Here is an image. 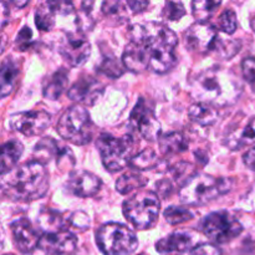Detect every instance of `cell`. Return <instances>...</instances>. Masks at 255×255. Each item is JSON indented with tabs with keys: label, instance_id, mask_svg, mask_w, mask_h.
<instances>
[{
	"label": "cell",
	"instance_id": "6da1fadb",
	"mask_svg": "<svg viewBox=\"0 0 255 255\" xmlns=\"http://www.w3.org/2000/svg\"><path fill=\"white\" fill-rule=\"evenodd\" d=\"M47 189L49 173L39 162H27L1 174L2 196L12 201H36L46 194Z\"/></svg>",
	"mask_w": 255,
	"mask_h": 255
},
{
	"label": "cell",
	"instance_id": "7a4b0ae2",
	"mask_svg": "<svg viewBox=\"0 0 255 255\" xmlns=\"http://www.w3.org/2000/svg\"><path fill=\"white\" fill-rule=\"evenodd\" d=\"M241 85L231 74L222 69H208L199 74L192 84L193 96L199 102L216 106H226L236 102L241 94Z\"/></svg>",
	"mask_w": 255,
	"mask_h": 255
},
{
	"label": "cell",
	"instance_id": "3957f363",
	"mask_svg": "<svg viewBox=\"0 0 255 255\" xmlns=\"http://www.w3.org/2000/svg\"><path fill=\"white\" fill-rule=\"evenodd\" d=\"M233 181L196 173L179 188V198L187 206H204L231 191Z\"/></svg>",
	"mask_w": 255,
	"mask_h": 255
},
{
	"label": "cell",
	"instance_id": "277c9868",
	"mask_svg": "<svg viewBox=\"0 0 255 255\" xmlns=\"http://www.w3.org/2000/svg\"><path fill=\"white\" fill-rule=\"evenodd\" d=\"M161 209V202L156 192L141 191L132 194L124 202V214L127 221L139 231H146L156 224Z\"/></svg>",
	"mask_w": 255,
	"mask_h": 255
},
{
	"label": "cell",
	"instance_id": "5b68a950",
	"mask_svg": "<svg viewBox=\"0 0 255 255\" xmlns=\"http://www.w3.org/2000/svg\"><path fill=\"white\" fill-rule=\"evenodd\" d=\"M57 132L70 143L84 146L92 138L94 124L82 105H72L64 111L57 122Z\"/></svg>",
	"mask_w": 255,
	"mask_h": 255
},
{
	"label": "cell",
	"instance_id": "8992f818",
	"mask_svg": "<svg viewBox=\"0 0 255 255\" xmlns=\"http://www.w3.org/2000/svg\"><path fill=\"white\" fill-rule=\"evenodd\" d=\"M96 242L105 255H132L138 247L134 232L121 223H106L100 227Z\"/></svg>",
	"mask_w": 255,
	"mask_h": 255
},
{
	"label": "cell",
	"instance_id": "52a82bcc",
	"mask_svg": "<svg viewBox=\"0 0 255 255\" xmlns=\"http://www.w3.org/2000/svg\"><path fill=\"white\" fill-rule=\"evenodd\" d=\"M96 146L99 148L102 163L110 172H119L124 169L133 156V139L129 136L116 138L110 134H101L97 138Z\"/></svg>",
	"mask_w": 255,
	"mask_h": 255
},
{
	"label": "cell",
	"instance_id": "ba28073f",
	"mask_svg": "<svg viewBox=\"0 0 255 255\" xmlns=\"http://www.w3.org/2000/svg\"><path fill=\"white\" fill-rule=\"evenodd\" d=\"M243 231L241 222L227 211L213 212L202 222V232L218 244H226L236 239Z\"/></svg>",
	"mask_w": 255,
	"mask_h": 255
},
{
	"label": "cell",
	"instance_id": "9c48e42d",
	"mask_svg": "<svg viewBox=\"0 0 255 255\" xmlns=\"http://www.w3.org/2000/svg\"><path fill=\"white\" fill-rule=\"evenodd\" d=\"M51 122V115L44 110L17 112L10 116L9 126L14 131L20 132L26 137L39 136L49 127Z\"/></svg>",
	"mask_w": 255,
	"mask_h": 255
},
{
	"label": "cell",
	"instance_id": "30bf717a",
	"mask_svg": "<svg viewBox=\"0 0 255 255\" xmlns=\"http://www.w3.org/2000/svg\"><path fill=\"white\" fill-rule=\"evenodd\" d=\"M129 126L147 141H156L161 134V124L143 99L139 100L129 116Z\"/></svg>",
	"mask_w": 255,
	"mask_h": 255
},
{
	"label": "cell",
	"instance_id": "8fae6325",
	"mask_svg": "<svg viewBox=\"0 0 255 255\" xmlns=\"http://www.w3.org/2000/svg\"><path fill=\"white\" fill-rule=\"evenodd\" d=\"M219 35L216 26L209 22H194L184 32V42L187 47L197 52H208L216 47Z\"/></svg>",
	"mask_w": 255,
	"mask_h": 255
},
{
	"label": "cell",
	"instance_id": "7c38bea8",
	"mask_svg": "<svg viewBox=\"0 0 255 255\" xmlns=\"http://www.w3.org/2000/svg\"><path fill=\"white\" fill-rule=\"evenodd\" d=\"M77 246V238L67 229L44 233L40 237L39 248L49 255H66L72 253Z\"/></svg>",
	"mask_w": 255,
	"mask_h": 255
},
{
	"label": "cell",
	"instance_id": "4fadbf2b",
	"mask_svg": "<svg viewBox=\"0 0 255 255\" xmlns=\"http://www.w3.org/2000/svg\"><path fill=\"white\" fill-rule=\"evenodd\" d=\"M60 52L71 66L79 67L82 66L89 59L91 54V45L81 32L80 34L70 32L65 35L60 46Z\"/></svg>",
	"mask_w": 255,
	"mask_h": 255
},
{
	"label": "cell",
	"instance_id": "5bb4252c",
	"mask_svg": "<svg viewBox=\"0 0 255 255\" xmlns=\"http://www.w3.org/2000/svg\"><path fill=\"white\" fill-rule=\"evenodd\" d=\"M12 241L17 251L30 254L39 247L40 236L26 218H19L10 224Z\"/></svg>",
	"mask_w": 255,
	"mask_h": 255
},
{
	"label": "cell",
	"instance_id": "9a60e30c",
	"mask_svg": "<svg viewBox=\"0 0 255 255\" xmlns=\"http://www.w3.org/2000/svg\"><path fill=\"white\" fill-rule=\"evenodd\" d=\"M101 179L89 171L72 172L66 183V188L74 196L80 198L94 197L101 188Z\"/></svg>",
	"mask_w": 255,
	"mask_h": 255
},
{
	"label": "cell",
	"instance_id": "2e32d148",
	"mask_svg": "<svg viewBox=\"0 0 255 255\" xmlns=\"http://www.w3.org/2000/svg\"><path fill=\"white\" fill-rule=\"evenodd\" d=\"M104 92V86L96 79L90 76H82L77 80L67 91V96L80 104L92 106Z\"/></svg>",
	"mask_w": 255,
	"mask_h": 255
},
{
	"label": "cell",
	"instance_id": "e0dca14e",
	"mask_svg": "<svg viewBox=\"0 0 255 255\" xmlns=\"http://www.w3.org/2000/svg\"><path fill=\"white\" fill-rule=\"evenodd\" d=\"M122 64L132 72H141L148 69V59L143 47L133 42L127 44L122 55Z\"/></svg>",
	"mask_w": 255,
	"mask_h": 255
},
{
	"label": "cell",
	"instance_id": "ac0fdd59",
	"mask_svg": "<svg viewBox=\"0 0 255 255\" xmlns=\"http://www.w3.org/2000/svg\"><path fill=\"white\" fill-rule=\"evenodd\" d=\"M193 246L191 236L186 233H173L159 239L156 243V249L159 253H183L189 251Z\"/></svg>",
	"mask_w": 255,
	"mask_h": 255
},
{
	"label": "cell",
	"instance_id": "d6986e66",
	"mask_svg": "<svg viewBox=\"0 0 255 255\" xmlns=\"http://www.w3.org/2000/svg\"><path fill=\"white\" fill-rule=\"evenodd\" d=\"M22 152H24V146L16 139H11V141H7L2 144L1 157H0L1 174H6L7 172L15 168Z\"/></svg>",
	"mask_w": 255,
	"mask_h": 255
},
{
	"label": "cell",
	"instance_id": "ffe728a7",
	"mask_svg": "<svg viewBox=\"0 0 255 255\" xmlns=\"http://www.w3.org/2000/svg\"><path fill=\"white\" fill-rule=\"evenodd\" d=\"M61 148V144L57 143L54 138L45 137L35 144L34 151H32V158L35 162H39L45 166L52 158H57Z\"/></svg>",
	"mask_w": 255,
	"mask_h": 255
},
{
	"label": "cell",
	"instance_id": "44dd1931",
	"mask_svg": "<svg viewBox=\"0 0 255 255\" xmlns=\"http://www.w3.org/2000/svg\"><path fill=\"white\" fill-rule=\"evenodd\" d=\"M67 84H69V74H67V71L65 69H60L55 74H52L50 76V79L47 80V82L44 86L42 94H44V96L46 99L55 101L66 90Z\"/></svg>",
	"mask_w": 255,
	"mask_h": 255
},
{
	"label": "cell",
	"instance_id": "7402d4cb",
	"mask_svg": "<svg viewBox=\"0 0 255 255\" xmlns=\"http://www.w3.org/2000/svg\"><path fill=\"white\" fill-rule=\"evenodd\" d=\"M189 119L199 126H211L218 119V112L212 105L196 102L188 110Z\"/></svg>",
	"mask_w": 255,
	"mask_h": 255
},
{
	"label": "cell",
	"instance_id": "603a6c76",
	"mask_svg": "<svg viewBox=\"0 0 255 255\" xmlns=\"http://www.w3.org/2000/svg\"><path fill=\"white\" fill-rule=\"evenodd\" d=\"M159 149L163 154H177L187 151L188 142L179 132H169L158 138Z\"/></svg>",
	"mask_w": 255,
	"mask_h": 255
},
{
	"label": "cell",
	"instance_id": "cb8c5ba5",
	"mask_svg": "<svg viewBox=\"0 0 255 255\" xmlns=\"http://www.w3.org/2000/svg\"><path fill=\"white\" fill-rule=\"evenodd\" d=\"M19 69L11 59H5L0 67V91L1 97H6L12 91L16 82Z\"/></svg>",
	"mask_w": 255,
	"mask_h": 255
},
{
	"label": "cell",
	"instance_id": "d4e9b609",
	"mask_svg": "<svg viewBox=\"0 0 255 255\" xmlns=\"http://www.w3.org/2000/svg\"><path fill=\"white\" fill-rule=\"evenodd\" d=\"M147 182L148 181H147L146 177L139 174L138 172L129 171L120 176V178L116 182V189L119 193L128 194L136 189L141 191V188L146 186Z\"/></svg>",
	"mask_w": 255,
	"mask_h": 255
},
{
	"label": "cell",
	"instance_id": "484cf974",
	"mask_svg": "<svg viewBox=\"0 0 255 255\" xmlns=\"http://www.w3.org/2000/svg\"><path fill=\"white\" fill-rule=\"evenodd\" d=\"M102 12L110 20L117 22H125L132 15L127 1H117V0H107L102 2Z\"/></svg>",
	"mask_w": 255,
	"mask_h": 255
},
{
	"label": "cell",
	"instance_id": "4316f807",
	"mask_svg": "<svg viewBox=\"0 0 255 255\" xmlns=\"http://www.w3.org/2000/svg\"><path fill=\"white\" fill-rule=\"evenodd\" d=\"M158 154L152 148H146L132 157L131 161H129V167L137 169V171H148V169L158 166Z\"/></svg>",
	"mask_w": 255,
	"mask_h": 255
},
{
	"label": "cell",
	"instance_id": "83f0119b",
	"mask_svg": "<svg viewBox=\"0 0 255 255\" xmlns=\"http://www.w3.org/2000/svg\"><path fill=\"white\" fill-rule=\"evenodd\" d=\"M55 11L49 1L39 5L35 12V24L41 31H50L55 26Z\"/></svg>",
	"mask_w": 255,
	"mask_h": 255
},
{
	"label": "cell",
	"instance_id": "f1b7e54d",
	"mask_svg": "<svg viewBox=\"0 0 255 255\" xmlns=\"http://www.w3.org/2000/svg\"><path fill=\"white\" fill-rule=\"evenodd\" d=\"M221 6V1H212V0H196L192 2V11L193 16L199 22H208L212 15Z\"/></svg>",
	"mask_w": 255,
	"mask_h": 255
},
{
	"label": "cell",
	"instance_id": "f546056e",
	"mask_svg": "<svg viewBox=\"0 0 255 255\" xmlns=\"http://www.w3.org/2000/svg\"><path fill=\"white\" fill-rule=\"evenodd\" d=\"M255 142V117L249 120L248 125L243 128V131L239 134L234 136L232 141H229L228 146L232 148H242V147L249 146V144L254 143Z\"/></svg>",
	"mask_w": 255,
	"mask_h": 255
},
{
	"label": "cell",
	"instance_id": "4dcf8cb0",
	"mask_svg": "<svg viewBox=\"0 0 255 255\" xmlns=\"http://www.w3.org/2000/svg\"><path fill=\"white\" fill-rule=\"evenodd\" d=\"M39 226L42 228L44 233H50V232L60 231L62 228V222L64 219L61 218L59 213L54 211H44L39 216Z\"/></svg>",
	"mask_w": 255,
	"mask_h": 255
},
{
	"label": "cell",
	"instance_id": "1f68e13d",
	"mask_svg": "<svg viewBox=\"0 0 255 255\" xmlns=\"http://www.w3.org/2000/svg\"><path fill=\"white\" fill-rule=\"evenodd\" d=\"M164 219L167 221V223L172 224V226H177V224L186 223V222L191 221L193 218V214L189 209L182 208L178 206H172L164 211L163 213Z\"/></svg>",
	"mask_w": 255,
	"mask_h": 255
},
{
	"label": "cell",
	"instance_id": "d6a6232c",
	"mask_svg": "<svg viewBox=\"0 0 255 255\" xmlns=\"http://www.w3.org/2000/svg\"><path fill=\"white\" fill-rule=\"evenodd\" d=\"M218 27L226 34H234L238 27L236 12L232 9H226L218 17Z\"/></svg>",
	"mask_w": 255,
	"mask_h": 255
},
{
	"label": "cell",
	"instance_id": "836d02e7",
	"mask_svg": "<svg viewBox=\"0 0 255 255\" xmlns=\"http://www.w3.org/2000/svg\"><path fill=\"white\" fill-rule=\"evenodd\" d=\"M124 64L120 62L116 57L111 56V57H106V59L102 61L101 66H100V71L102 74H105L106 76L112 77V79H117L121 75H124L125 69H124Z\"/></svg>",
	"mask_w": 255,
	"mask_h": 255
},
{
	"label": "cell",
	"instance_id": "e575fe53",
	"mask_svg": "<svg viewBox=\"0 0 255 255\" xmlns=\"http://www.w3.org/2000/svg\"><path fill=\"white\" fill-rule=\"evenodd\" d=\"M186 15L184 5L179 1H167L164 4L162 16L168 21H177Z\"/></svg>",
	"mask_w": 255,
	"mask_h": 255
},
{
	"label": "cell",
	"instance_id": "d590c367",
	"mask_svg": "<svg viewBox=\"0 0 255 255\" xmlns=\"http://www.w3.org/2000/svg\"><path fill=\"white\" fill-rule=\"evenodd\" d=\"M214 49L218 51V54L221 56L227 57V59H231L233 57L237 52L241 49V44L237 42L236 40H224L222 37H218L217 40V44Z\"/></svg>",
	"mask_w": 255,
	"mask_h": 255
},
{
	"label": "cell",
	"instance_id": "8d00e7d4",
	"mask_svg": "<svg viewBox=\"0 0 255 255\" xmlns=\"http://www.w3.org/2000/svg\"><path fill=\"white\" fill-rule=\"evenodd\" d=\"M32 39V31L29 26H24L17 34L16 39H15V46L19 51H25L29 49L30 44H31Z\"/></svg>",
	"mask_w": 255,
	"mask_h": 255
},
{
	"label": "cell",
	"instance_id": "74e56055",
	"mask_svg": "<svg viewBox=\"0 0 255 255\" xmlns=\"http://www.w3.org/2000/svg\"><path fill=\"white\" fill-rule=\"evenodd\" d=\"M56 161H57V167L64 171V169L72 168V166L75 164V157L74 154H72V152L70 151L66 146H62Z\"/></svg>",
	"mask_w": 255,
	"mask_h": 255
},
{
	"label": "cell",
	"instance_id": "f35d334b",
	"mask_svg": "<svg viewBox=\"0 0 255 255\" xmlns=\"http://www.w3.org/2000/svg\"><path fill=\"white\" fill-rule=\"evenodd\" d=\"M69 224L79 231H86L90 227V218L84 212H75L70 216Z\"/></svg>",
	"mask_w": 255,
	"mask_h": 255
},
{
	"label": "cell",
	"instance_id": "ab89813d",
	"mask_svg": "<svg viewBox=\"0 0 255 255\" xmlns=\"http://www.w3.org/2000/svg\"><path fill=\"white\" fill-rule=\"evenodd\" d=\"M242 72L249 84L255 86V57H247L242 62Z\"/></svg>",
	"mask_w": 255,
	"mask_h": 255
},
{
	"label": "cell",
	"instance_id": "60d3db41",
	"mask_svg": "<svg viewBox=\"0 0 255 255\" xmlns=\"http://www.w3.org/2000/svg\"><path fill=\"white\" fill-rule=\"evenodd\" d=\"M191 255H222L219 248H217L213 244H201L197 246L196 248L192 249Z\"/></svg>",
	"mask_w": 255,
	"mask_h": 255
},
{
	"label": "cell",
	"instance_id": "b9f144b4",
	"mask_svg": "<svg viewBox=\"0 0 255 255\" xmlns=\"http://www.w3.org/2000/svg\"><path fill=\"white\" fill-rule=\"evenodd\" d=\"M129 9H131L132 14H138V12H142L143 10H146V7L148 6V1H141V0H129L127 1Z\"/></svg>",
	"mask_w": 255,
	"mask_h": 255
},
{
	"label": "cell",
	"instance_id": "7bdbcfd3",
	"mask_svg": "<svg viewBox=\"0 0 255 255\" xmlns=\"http://www.w3.org/2000/svg\"><path fill=\"white\" fill-rule=\"evenodd\" d=\"M243 161L249 169H252V171L255 172V146L244 154Z\"/></svg>",
	"mask_w": 255,
	"mask_h": 255
},
{
	"label": "cell",
	"instance_id": "ee69618b",
	"mask_svg": "<svg viewBox=\"0 0 255 255\" xmlns=\"http://www.w3.org/2000/svg\"><path fill=\"white\" fill-rule=\"evenodd\" d=\"M157 189H158V191H157V194H159V196H162V197L168 196L172 191L171 182L169 181L159 182V183H157Z\"/></svg>",
	"mask_w": 255,
	"mask_h": 255
},
{
	"label": "cell",
	"instance_id": "f6af8a7d",
	"mask_svg": "<svg viewBox=\"0 0 255 255\" xmlns=\"http://www.w3.org/2000/svg\"><path fill=\"white\" fill-rule=\"evenodd\" d=\"M11 4H14L17 7H22L25 5H27V1H16V0H14V1H11Z\"/></svg>",
	"mask_w": 255,
	"mask_h": 255
},
{
	"label": "cell",
	"instance_id": "bcb514c9",
	"mask_svg": "<svg viewBox=\"0 0 255 255\" xmlns=\"http://www.w3.org/2000/svg\"><path fill=\"white\" fill-rule=\"evenodd\" d=\"M251 25H252V29H253V30H254V32H255V16L253 17V19H252Z\"/></svg>",
	"mask_w": 255,
	"mask_h": 255
},
{
	"label": "cell",
	"instance_id": "7dc6e473",
	"mask_svg": "<svg viewBox=\"0 0 255 255\" xmlns=\"http://www.w3.org/2000/svg\"><path fill=\"white\" fill-rule=\"evenodd\" d=\"M138 255H147V254H144V253H142V254H138Z\"/></svg>",
	"mask_w": 255,
	"mask_h": 255
},
{
	"label": "cell",
	"instance_id": "c3c4849f",
	"mask_svg": "<svg viewBox=\"0 0 255 255\" xmlns=\"http://www.w3.org/2000/svg\"><path fill=\"white\" fill-rule=\"evenodd\" d=\"M4 255H14V254H4Z\"/></svg>",
	"mask_w": 255,
	"mask_h": 255
}]
</instances>
